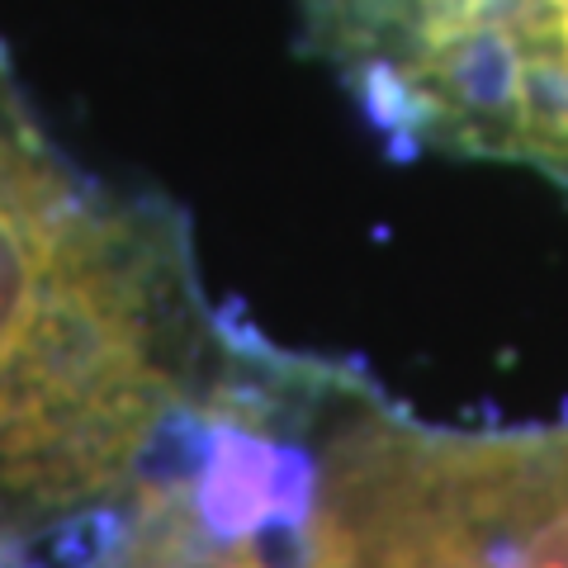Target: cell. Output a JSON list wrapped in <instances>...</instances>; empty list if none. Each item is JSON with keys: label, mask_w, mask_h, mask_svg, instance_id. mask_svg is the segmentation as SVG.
<instances>
[{"label": "cell", "mask_w": 568, "mask_h": 568, "mask_svg": "<svg viewBox=\"0 0 568 568\" xmlns=\"http://www.w3.org/2000/svg\"><path fill=\"white\" fill-rule=\"evenodd\" d=\"M298 33L394 152L568 190V0H304Z\"/></svg>", "instance_id": "cell-1"}]
</instances>
